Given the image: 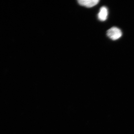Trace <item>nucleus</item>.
Listing matches in <instances>:
<instances>
[{"label":"nucleus","mask_w":134,"mask_h":134,"mask_svg":"<svg viewBox=\"0 0 134 134\" xmlns=\"http://www.w3.org/2000/svg\"><path fill=\"white\" fill-rule=\"evenodd\" d=\"M99 0H80L78 1L79 5L87 8H91L98 4Z\"/></svg>","instance_id":"f03ea898"},{"label":"nucleus","mask_w":134,"mask_h":134,"mask_svg":"<svg viewBox=\"0 0 134 134\" xmlns=\"http://www.w3.org/2000/svg\"><path fill=\"white\" fill-rule=\"evenodd\" d=\"M107 35L111 39L116 40L119 39L122 36V32L119 28L116 27H113L107 31Z\"/></svg>","instance_id":"f257e3e1"},{"label":"nucleus","mask_w":134,"mask_h":134,"mask_svg":"<svg viewBox=\"0 0 134 134\" xmlns=\"http://www.w3.org/2000/svg\"><path fill=\"white\" fill-rule=\"evenodd\" d=\"M108 15V9L105 7L100 8L99 12L98 15V17L100 21H104L107 18Z\"/></svg>","instance_id":"7ed1b4c3"}]
</instances>
